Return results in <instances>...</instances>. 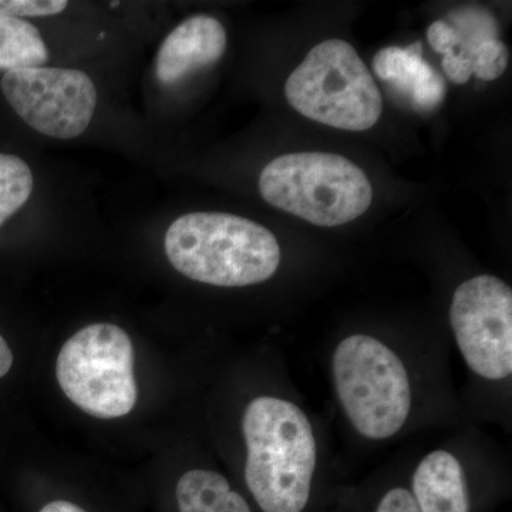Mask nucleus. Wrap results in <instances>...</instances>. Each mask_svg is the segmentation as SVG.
<instances>
[{
  "label": "nucleus",
  "mask_w": 512,
  "mask_h": 512,
  "mask_svg": "<svg viewBox=\"0 0 512 512\" xmlns=\"http://www.w3.org/2000/svg\"><path fill=\"white\" fill-rule=\"evenodd\" d=\"M412 494L420 512H470L464 468L446 450L431 451L420 461L414 471Z\"/></svg>",
  "instance_id": "nucleus-11"
},
{
  "label": "nucleus",
  "mask_w": 512,
  "mask_h": 512,
  "mask_svg": "<svg viewBox=\"0 0 512 512\" xmlns=\"http://www.w3.org/2000/svg\"><path fill=\"white\" fill-rule=\"evenodd\" d=\"M66 0H0V12L13 18H45L59 15L67 8Z\"/></svg>",
  "instance_id": "nucleus-17"
},
{
  "label": "nucleus",
  "mask_w": 512,
  "mask_h": 512,
  "mask_svg": "<svg viewBox=\"0 0 512 512\" xmlns=\"http://www.w3.org/2000/svg\"><path fill=\"white\" fill-rule=\"evenodd\" d=\"M376 512H420V510L409 490L393 488L384 495Z\"/></svg>",
  "instance_id": "nucleus-19"
},
{
  "label": "nucleus",
  "mask_w": 512,
  "mask_h": 512,
  "mask_svg": "<svg viewBox=\"0 0 512 512\" xmlns=\"http://www.w3.org/2000/svg\"><path fill=\"white\" fill-rule=\"evenodd\" d=\"M508 66V49L500 39L488 40L477 50L473 60V74L484 82H493L503 76Z\"/></svg>",
  "instance_id": "nucleus-16"
},
{
  "label": "nucleus",
  "mask_w": 512,
  "mask_h": 512,
  "mask_svg": "<svg viewBox=\"0 0 512 512\" xmlns=\"http://www.w3.org/2000/svg\"><path fill=\"white\" fill-rule=\"evenodd\" d=\"M443 70L454 84H466L473 76V63L456 53H450L444 56Z\"/></svg>",
  "instance_id": "nucleus-20"
},
{
  "label": "nucleus",
  "mask_w": 512,
  "mask_h": 512,
  "mask_svg": "<svg viewBox=\"0 0 512 512\" xmlns=\"http://www.w3.org/2000/svg\"><path fill=\"white\" fill-rule=\"evenodd\" d=\"M180 512H252L227 478L210 470L187 471L175 488Z\"/></svg>",
  "instance_id": "nucleus-12"
},
{
  "label": "nucleus",
  "mask_w": 512,
  "mask_h": 512,
  "mask_svg": "<svg viewBox=\"0 0 512 512\" xmlns=\"http://www.w3.org/2000/svg\"><path fill=\"white\" fill-rule=\"evenodd\" d=\"M13 353L10 350L8 342L0 335V379L5 377L12 369Z\"/></svg>",
  "instance_id": "nucleus-21"
},
{
  "label": "nucleus",
  "mask_w": 512,
  "mask_h": 512,
  "mask_svg": "<svg viewBox=\"0 0 512 512\" xmlns=\"http://www.w3.org/2000/svg\"><path fill=\"white\" fill-rule=\"evenodd\" d=\"M164 248L180 274L222 288L262 284L281 265V247L269 229L225 212L177 218L165 234Z\"/></svg>",
  "instance_id": "nucleus-2"
},
{
  "label": "nucleus",
  "mask_w": 512,
  "mask_h": 512,
  "mask_svg": "<svg viewBox=\"0 0 512 512\" xmlns=\"http://www.w3.org/2000/svg\"><path fill=\"white\" fill-rule=\"evenodd\" d=\"M247 444L245 481L264 512H302L311 498L316 440L301 407L256 397L242 417Z\"/></svg>",
  "instance_id": "nucleus-1"
},
{
  "label": "nucleus",
  "mask_w": 512,
  "mask_h": 512,
  "mask_svg": "<svg viewBox=\"0 0 512 512\" xmlns=\"http://www.w3.org/2000/svg\"><path fill=\"white\" fill-rule=\"evenodd\" d=\"M427 40L434 52L446 56L454 52L457 47V35L446 20H437L427 29Z\"/></svg>",
  "instance_id": "nucleus-18"
},
{
  "label": "nucleus",
  "mask_w": 512,
  "mask_h": 512,
  "mask_svg": "<svg viewBox=\"0 0 512 512\" xmlns=\"http://www.w3.org/2000/svg\"><path fill=\"white\" fill-rule=\"evenodd\" d=\"M10 107L33 130L72 140L92 123L97 106L96 86L86 73L59 67H23L2 79Z\"/></svg>",
  "instance_id": "nucleus-8"
},
{
  "label": "nucleus",
  "mask_w": 512,
  "mask_h": 512,
  "mask_svg": "<svg viewBox=\"0 0 512 512\" xmlns=\"http://www.w3.org/2000/svg\"><path fill=\"white\" fill-rule=\"evenodd\" d=\"M450 322L461 355L476 375L504 380L512 373V291L503 279L480 275L451 299Z\"/></svg>",
  "instance_id": "nucleus-7"
},
{
  "label": "nucleus",
  "mask_w": 512,
  "mask_h": 512,
  "mask_svg": "<svg viewBox=\"0 0 512 512\" xmlns=\"http://www.w3.org/2000/svg\"><path fill=\"white\" fill-rule=\"evenodd\" d=\"M289 104L325 126L366 131L383 113V99L369 69L345 40L313 47L285 84Z\"/></svg>",
  "instance_id": "nucleus-4"
},
{
  "label": "nucleus",
  "mask_w": 512,
  "mask_h": 512,
  "mask_svg": "<svg viewBox=\"0 0 512 512\" xmlns=\"http://www.w3.org/2000/svg\"><path fill=\"white\" fill-rule=\"evenodd\" d=\"M56 375L67 399L97 419L123 417L136 406L133 343L120 326L79 330L60 349Z\"/></svg>",
  "instance_id": "nucleus-6"
},
{
  "label": "nucleus",
  "mask_w": 512,
  "mask_h": 512,
  "mask_svg": "<svg viewBox=\"0 0 512 512\" xmlns=\"http://www.w3.org/2000/svg\"><path fill=\"white\" fill-rule=\"evenodd\" d=\"M373 70L380 80L389 83L420 113L436 110L446 97V82L423 59L420 42L407 47H384L373 59Z\"/></svg>",
  "instance_id": "nucleus-10"
},
{
  "label": "nucleus",
  "mask_w": 512,
  "mask_h": 512,
  "mask_svg": "<svg viewBox=\"0 0 512 512\" xmlns=\"http://www.w3.org/2000/svg\"><path fill=\"white\" fill-rule=\"evenodd\" d=\"M262 198L272 207L319 227H338L362 217L373 200L365 171L330 153L285 154L259 177Z\"/></svg>",
  "instance_id": "nucleus-3"
},
{
  "label": "nucleus",
  "mask_w": 512,
  "mask_h": 512,
  "mask_svg": "<svg viewBox=\"0 0 512 512\" xmlns=\"http://www.w3.org/2000/svg\"><path fill=\"white\" fill-rule=\"evenodd\" d=\"M32 191L29 165L22 158L0 154V227L28 202Z\"/></svg>",
  "instance_id": "nucleus-15"
},
{
  "label": "nucleus",
  "mask_w": 512,
  "mask_h": 512,
  "mask_svg": "<svg viewBox=\"0 0 512 512\" xmlns=\"http://www.w3.org/2000/svg\"><path fill=\"white\" fill-rule=\"evenodd\" d=\"M332 369L339 402L363 437L386 440L402 430L413 393L394 350L373 336H349L333 353Z\"/></svg>",
  "instance_id": "nucleus-5"
},
{
  "label": "nucleus",
  "mask_w": 512,
  "mask_h": 512,
  "mask_svg": "<svg viewBox=\"0 0 512 512\" xmlns=\"http://www.w3.org/2000/svg\"><path fill=\"white\" fill-rule=\"evenodd\" d=\"M47 60L49 50L36 26L0 12V70L43 66Z\"/></svg>",
  "instance_id": "nucleus-13"
},
{
  "label": "nucleus",
  "mask_w": 512,
  "mask_h": 512,
  "mask_svg": "<svg viewBox=\"0 0 512 512\" xmlns=\"http://www.w3.org/2000/svg\"><path fill=\"white\" fill-rule=\"evenodd\" d=\"M227 47V32L220 20L207 15L192 16L164 40L156 60L157 79L174 84L195 70L221 59Z\"/></svg>",
  "instance_id": "nucleus-9"
},
{
  "label": "nucleus",
  "mask_w": 512,
  "mask_h": 512,
  "mask_svg": "<svg viewBox=\"0 0 512 512\" xmlns=\"http://www.w3.org/2000/svg\"><path fill=\"white\" fill-rule=\"evenodd\" d=\"M39 512H87L79 505L66 500H56L46 504Z\"/></svg>",
  "instance_id": "nucleus-22"
},
{
  "label": "nucleus",
  "mask_w": 512,
  "mask_h": 512,
  "mask_svg": "<svg viewBox=\"0 0 512 512\" xmlns=\"http://www.w3.org/2000/svg\"><path fill=\"white\" fill-rule=\"evenodd\" d=\"M446 22L457 35L458 43L453 53L471 63L481 45L488 40L498 39L497 22L485 9H457L448 16Z\"/></svg>",
  "instance_id": "nucleus-14"
}]
</instances>
